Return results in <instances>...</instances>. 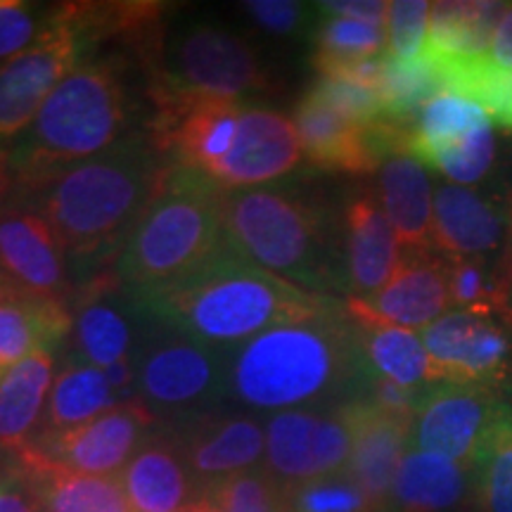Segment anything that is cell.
I'll return each mask as SVG.
<instances>
[{"label": "cell", "instance_id": "6da1fadb", "mask_svg": "<svg viewBox=\"0 0 512 512\" xmlns=\"http://www.w3.org/2000/svg\"><path fill=\"white\" fill-rule=\"evenodd\" d=\"M373 370L347 302L230 349L228 396L254 411L330 408L366 396Z\"/></svg>", "mask_w": 512, "mask_h": 512}, {"label": "cell", "instance_id": "7a4b0ae2", "mask_svg": "<svg viewBox=\"0 0 512 512\" xmlns=\"http://www.w3.org/2000/svg\"><path fill=\"white\" fill-rule=\"evenodd\" d=\"M133 297L155 323L219 349L316 318L337 304L335 297L306 292L261 268L228 235L183 278Z\"/></svg>", "mask_w": 512, "mask_h": 512}, {"label": "cell", "instance_id": "3957f363", "mask_svg": "<svg viewBox=\"0 0 512 512\" xmlns=\"http://www.w3.org/2000/svg\"><path fill=\"white\" fill-rule=\"evenodd\" d=\"M169 166L147 133H131L15 195L50 223L69 259L114 261Z\"/></svg>", "mask_w": 512, "mask_h": 512}, {"label": "cell", "instance_id": "277c9868", "mask_svg": "<svg viewBox=\"0 0 512 512\" xmlns=\"http://www.w3.org/2000/svg\"><path fill=\"white\" fill-rule=\"evenodd\" d=\"M226 235L261 268L306 292L347 290L344 219L292 185L226 192Z\"/></svg>", "mask_w": 512, "mask_h": 512}, {"label": "cell", "instance_id": "5b68a950", "mask_svg": "<svg viewBox=\"0 0 512 512\" xmlns=\"http://www.w3.org/2000/svg\"><path fill=\"white\" fill-rule=\"evenodd\" d=\"M133 112L124 67L112 57L83 60L12 143L15 192L31 190L64 166L100 155L131 136Z\"/></svg>", "mask_w": 512, "mask_h": 512}, {"label": "cell", "instance_id": "8992f818", "mask_svg": "<svg viewBox=\"0 0 512 512\" xmlns=\"http://www.w3.org/2000/svg\"><path fill=\"white\" fill-rule=\"evenodd\" d=\"M223 207L226 190L200 171L171 164L114 259L119 283L143 294L207 261L226 238Z\"/></svg>", "mask_w": 512, "mask_h": 512}, {"label": "cell", "instance_id": "52a82bcc", "mask_svg": "<svg viewBox=\"0 0 512 512\" xmlns=\"http://www.w3.org/2000/svg\"><path fill=\"white\" fill-rule=\"evenodd\" d=\"M147 98H219L242 102L271 88L252 43L214 24H192L143 64Z\"/></svg>", "mask_w": 512, "mask_h": 512}, {"label": "cell", "instance_id": "ba28073f", "mask_svg": "<svg viewBox=\"0 0 512 512\" xmlns=\"http://www.w3.org/2000/svg\"><path fill=\"white\" fill-rule=\"evenodd\" d=\"M133 356L138 368L136 399L155 415L157 425H178L216 411L228 396L230 349L209 347L152 320Z\"/></svg>", "mask_w": 512, "mask_h": 512}, {"label": "cell", "instance_id": "9c48e42d", "mask_svg": "<svg viewBox=\"0 0 512 512\" xmlns=\"http://www.w3.org/2000/svg\"><path fill=\"white\" fill-rule=\"evenodd\" d=\"M88 38L55 5L53 22L31 46L0 67V145L12 143L34 124L43 102L83 62Z\"/></svg>", "mask_w": 512, "mask_h": 512}, {"label": "cell", "instance_id": "30bf717a", "mask_svg": "<svg viewBox=\"0 0 512 512\" xmlns=\"http://www.w3.org/2000/svg\"><path fill=\"white\" fill-rule=\"evenodd\" d=\"M264 467L285 489L347 470L354 430L347 403L273 413L264 425Z\"/></svg>", "mask_w": 512, "mask_h": 512}, {"label": "cell", "instance_id": "8fae6325", "mask_svg": "<svg viewBox=\"0 0 512 512\" xmlns=\"http://www.w3.org/2000/svg\"><path fill=\"white\" fill-rule=\"evenodd\" d=\"M294 128L313 166L342 174H370L389 157L406 155L408 128L392 121L363 126L337 112L309 88L294 107Z\"/></svg>", "mask_w": 512, "mask_h": 512}, {"label": "cell", "instance_id": "7c38bea8", "mask_svg": "<svg viewBox=\"0 0 512 512\" xmlns=\"http://www.w3.org/2000/svg\"><path fill=\"white\" fill-rule=\"evenodd\" d=\"M501 392L477 384L437 382L422 394L411 427V448L451 458L475 470L486 437L501 418Z\"/></svg>", "mask_w": 512, "mask_h": 512}, {"label": "cell", "instance_id": "4fadbf2b", "mask_svg": "<svg viewBox=\"0 0 512 512\" xmlns=\"http://www.w3.org/2000/svg\"><path fill=\"white\" fill-rule=\"evenodd\" d=\"M434 380L501 392L512 382V330L503 320L448 311L420 332Z\"/></svg>", "mask_w": 512, "mask_h": 512}, {"label": "cell", "instance_id": "5bb4252c", "mask_svg": "<svg viewBox=\"0 0 512 512\" xmlns=\"http://www.w3.org/2000/svg\"><path fill=\"white\" fill-rule=\"evenodd\" d=\"M0 271L19 292L72 309L76 290L67 252L50 223L17 195L0 202Z\"/></svg>", "mask_w": 512, "mask_h": 512}, {"label": "cell", "instance_id": "9a60e30c", "mask_svg": "<svg viewBox=\"0 0 512 512\" xmlns=\"http://www.w3.org/2000/svg\"><path fill=\"white\" fill-rule=\"evenodd\" d=\"M155 427L157 418L145 403L131 399L74 430L36 437L27 448L67 470L112 477L121 475Z\"/></svg>", "mask_w": 512, "mask_h": 512}, {"label": "cell", "instance_id": "2e32d148", "mask_svg": "<svg viewBox=\"0 0 512 512\" xmlns=\"http://www.w3.org/2000/svg\"><path fill=\"white\" fill-rule=\"evenodd\" d=\"M166 430L178 441L202 496L211 494L226 479L259 467L256 463H261L266 453V432L252 415L216 408Z\"/></svg>", "mask_w": 512, "mask_h": 512}, {"label": "cell", "instance_id": "e0dca14e", "mask_svg": "<svg viewBox=\"0 0 512 512\" xmlns=\"http://www.w3.org/2000/svg\"><path fill=\"white\" fill-rule=\"evenodd\" d=\"M304 152L294 121L268 107H242L238 138L209 178L221 190H249L290 176Z\"/></svg>", "mask_w": 512, "mask_h": 512}, {"label": "cell", "instance_id": "ac0fdd59", "mask_svg": "<svg viewBox=\"0 0 512 512\" xmlns=\"http://www.w3.org/2000/svg\"><path fill=\"white\" fill-rule=\"evenodd\" d=\"M512 238L510 209L501 200L456 183L434 185V247L444 256L494 259Z\"/></svg>", "mask_w": 512, "mask_h": 512}, {"label": "cell", "instance_id": "d6986e66", "mask_svg": "<svg viewBox=\"0 0 512 512\" xmlns=\"http://www.w3.org/2000/svg\"><path fill=\"white\" fill-rule=\"evenodd\" d=\"M354 448L347 472L366 491L377 512L389 510L396 470L411 448L413 418L377 408L368 396L347 401Z\"/></svg>", "mask_w": 512, "mask_h": 512}, {"label": "cell", "instance_id": "ffe728a7", "mask_svg": "<svg viewBox=\"0 0 512 512\" xmlns=\"http://www.w3.org/2000/svg\"><path fill=\"white\" fill-rule=\"evenodd\" d=\"M344 261L349 299H370L392 280L403 245L375 192L361 190L344 204Z\"/></svg>", "mask_w": 512, "mask_h": 512}, {"label": "cell", "instance_id": "44dd1931", "mask_svg": "<svg viewBox=\"0 0 512 512\" xmlns=\"http://www.w3.org/2000/svg\"><path fill=\"white\" fill-rule=\"evenodd\" d=\"M126 287L117 275L100 273L81 290L72 302V361L86 363L98 370H107L121 358L136 354L133 325L126 313V304L119 297Z\"/></svg>", "mask_w": 512, "mask_h": 512}, {"label": "cell", "instance_id": "7402d4cb", "mask_svg": "<svg viewBox=\"0 0 512 512\" xmlns=\"http://www.w3.org/2000/svg\"><path fill=\"white\" fill-rule=\"evenodd\" d=\"M358 302L387 323L425 330L451 311L446 256L437 249H403L401 264L392 280L370 299Z\"/></svg>", "mask_w": 512, "mask_h": 512}, {"label": "cell", "instance_id": "603a6c76", "mask_svg": "<svg viewBox=\"0 0 512 512\" xmlns=\"http://www.w3.org/2000/svg\"><path fill=\"white\" fill-rule=\"evenodd\" d=\"M119 479L133 512H178L202 498L174 434L159 425Z\"/></svg>", "mask_w": 512, "mask_h": 512}, {"label": "cell", "instance_id": "cb8c5ba5", "mask_svg": "<svg viewBox=\"0 0 512 512\" xmlns=\"http://www.w3.org/2000/svg\"><path fill=\"white\" fill-rule=\"evenodd\" d=\"M15 472L41 512H133L119 475L102 477L67 470L31 448L17 453Z\"/></svg>", "mask_w": 512, "mask_h": 512}, {"label": "cell", "instance_id": "d4e9b609", "mask_svg": "<svg viewBox=\"0 0 512 512\" xmlns=\"http://www.w3.org/2000/svg\"><path fill=\"white\" fill-rule=\"evenodd\" d=\"M347 309L354 318L358 342L373 375L415 392L437 384L432 361L418 332L377 318L358 299H347Z\"/></svg>", "mask_w": 512, "mask_h": 512}, {"label": "cell", "instance_id": "484cf974", "mask_svg": "<svg viewBox=\"0 0 512 512\" xmlns=\"http://www.w3.org/2000/svg\"><path fill=\"white\" fill-rule=\"evenodd\" d=\"M377 200L403 249L434 247V192L427 169L411 155H394L380 166Z\"/></svg>", "mask_w": 512, "mask_h": 512}, {"label": "cell", "instance_id": "4316f807", "mask_svg": "<svg viewBox=\"0 0 512 512\" xmlns=\"http://www.w3.org/2000/svg\"><path fill=\"white\" fill-rule=\"evenodd\" d=\"M72 309L17 292L0 302V380L27 358L55 351L72 335Z\"/></svg>", "mask_w": 512, "mask_h": 512}, {"label": "cell", "instance_id": "83f0119b", "mask_svg": "<svg viewBox=\"0 0 512 512\" xmlns=\"http://www.w3.org/2000/svg\"><path fill=\"white\" fill-rule=\"evenodd\" d=\"M472 470L437 453L408 448L396 470L389 512H453L470 494Z\"/></svg>", "mask_w": 512, "mask_h": 512}, {"label": "cell", "instance_id": "f1b7e54d", "mask_svg": "<svg viewBox=\"0 0 512 512\" xmlns=\"http://www.w3.org/2000/svg\"><path fill=\"white\" fill-rule=\"evenodd\" d=\"M53 382V351L27 358L0 380V451L17 456L34 441Z\"/></svg>", "mask_w": 512, "mask_h": 512}, {"label": "cell", "instance_id": "f546056e", "mask_svg": "<svg viewBox=\"0 0 512 512\" xmlns=\"http://www.w3.org/2000/svg\"><path fill=\"white\" fill-rule=\"evenodd\" d=\"M505 8L503 3H434L422 55L430 62L486 57Z\"/></svg>", "mask_w": 512, "mask_h": 512}, {"label": "cell", "instance_id": "4dcf8cb0", "mask_svg": "<svg viewBox=\"0 0 512 512\" xmlns=\"http://www.w3.org/2000/svg\"><path fill=\"white\" fill-rule=\"evenodd\" d=\"M119 403L102 370L69 358L67 366L55 377L36 437L74 430L112 411Z\"/></svg>", "mask_w": 512, "mask_h": 512}, {"label": "cell", "instance_id": "1f68e13d", "mask_svg": "<svg viewBox=\"0 0 512 512\" xmlns=\"http://www.w3.org/2000/svg\"><path fill=\"white\" fill-rule=\"evenodd\" d=\"M491 119V114L477 102L451 91H439L422 105L418 117L408 126L406 155L422 164L434 152L456 143L470 128Z\"/></svg>", "mask_w": 512, "mask_h": 512}, {"label": "cell", "instance_id": "d6a6232c", "mask_svg": "<svg viewBox=\"0 0 512 512\" xmlns=\"http://www.w3.org/2000/svg\"><path fill=\"white\" fill-rule=\"evenodd\" d=\"M451 311L498 318L512 309V273L494 259H463L446 256Z\"/></svg>", "mask_w": 512, "mask_h": 512}, {"label": "cell", "instance_id": "836d02e7", "mask_svg": "<svg viewBox=\"0 0 512 512\" xmlns=\"http://www.w3.org/2000/svg\"><path fill=\"white\" fill-rule=\"evenodd\" d=\"M472 486L484 512H512V408L505 406L479 451Z\"/></svg>", "mask_w": 512, "mask_h": 512}, {"label": "cell", "instance_id": "e575fe53", "mask_svg": "<svg viewBox=\"0 0 512 512\" xmlns=\"http://www.w3.org/2000/svg\"><path fill=\"white\" fill-rule=\"evenodd\" d=\"M498 164V138L494 119H486L482 124L460 136L456 143L446 145L444 150L434 152L422 162L427 169L439 171L446 181L456 185H479L491 176Z\"/></svg>", "mask_w": 512, "mask_h": 512}, {"label": "cell", "instance_id": "d590c367", "mask_svg": "<svg viewBox=\"0 0 512 512\" xmlns=\"http://www.w3.org/2000/svg\"><path fill=\"white\" fill-rule=\"evenodd\" d=\"M285 512H377L347 470L287 489Z\"/></svg>", "mask_w": 512, "mask_h": 512}, {"label": "cell", "instance_id": "8d00e7d4", "mask_svg": "<svg viewBox=\"0 0 512 512\" xmlns=\"http://www.w3.org/2000/svg\"><path fill=\"white\" fill-rule=\"evenodd\" d=\"M320 15V12H318ZM316 55L328 60H363V57H380L387 50V34L370 24L354 22L344 17L320 15L318 27L313 29Z\"/></svg>", "mask_w": 512, "mask_h": 512}, {"label": "cell", "instance_id": "74e56055", "mask_svg": "<svg viewBox=\"0 0 512 512\" xmlns=\"http://www.w3.org/2000/svg\"><path fill=\"white\" fill-rule=\"evenodd\" d=\"M207 496L221 512H285L287 505V489L264 465L226 479Z\"/></svg>", "mask_w": 512, "mask_h": 512}, {"label": "cell", "instance_id": "f35d334b", "mask_svg": "<svg viewBox=\"0 0 512 512\" xmlns=\"http://www.w3.org/2000/svg\"><path fill=\"white\" fill-rule=\"evenodd\" d=\"M432 3L425 0H399L389 3L387 15V50L384 55L394 62H415L425 50L430 29Z\"/></svg>", "mask_w": 512, "mask_h": 512}, {"label": "cell", "instance_id": "ab89813d", "mask_svg": "<svg viewBox=\"0 0 512 512\" xmlns=\"http://www.w3.org/2000/svg\"><path fill=\"white\" fill-rule=\"evenodd\" d=\"M55 8H41L22 0H0V67L22 55L53 22Z\"/></svg>", "mask_w": 512, "mask_h": 512}, {"label": "cell", "instance_id": "60d3db41", "mask_svg": "<svg viewBox=\"0 0 512 512\" xmlns=\"http://www.w3.org/2000/svg\"><path fill=\"white\" fill-rule=\"evenodd\" d=\"M242 10L273 36H302L309 29H316V5L294 3V0H249L242 3Z\"/></svg>", "mask_w": 512, "mask_h": 512}, {"label": "cell", "instance_id": "b9f144b4", "mask_svg": "<svg viewBox=\"0 0 512 512\" xmlns=\"http://www.w3.org/2000/svg\"><path fill=\"white\" fill-rule=\"evenodd\" d=\"M320 15L344 17L354 22L370 24L375 29H387L389 3H377V0H332V3H316Z\"/></svg>", "mask_w": 512, "mask_h": 512}, {"label": "cell", "instance_id": "7bdbcfd3", "mask_svg": "<svg viewBox=\"0 0 512 512\" xmlns=\"http://www.w3.org/2000/svg\"><path fill=\"white\" fill-rule=\"evenodd\" d=\"M0 512H41L34 496L29 494V489L15 470L0 482Z\"/></svg>", "mask_w": 512, "mask_h": 512}, {"label": "cell", "instance_id": "ee69618b", "mask_svg": "<svg viewBox=\"0 0 512 512\" xmlns=\"http://www.w3.org/2000/svg\"><path fill=\"white\" fill-rule=\"evenodd\" d=\"M489 60L494 62L498 69L512 74V5H508L503 17L498 19L494 36H491Z\"/></svg>", "mask_w": 512, "mask_h": 512}, {"label": "cell", "instance_id": "f6af8a7d", "mask_svg": "<svg viewBox=\"0 0 512 512\" xmlns=\"http://www.w3.org/2000/svg\"><path fill=\"white\" fill-rule=\"evenodd\" d=\"M17 181L15 169H12V147L0 145V202L15 195Z\"/></svg>", "mask_w": 512, "mask_h": 512}, {"label": "cell", "instance_id": "bcb514c9", "mask_svg": "<svg viewBox=\"0 0 512 512\" xmlns=\"http://www.w3.org/2000/svg\"><path fill=\"white\" fill-rule=\"evenodd\" d=\"M178 512H221V510H219V505L211 501L209 496H202V498H197V501L188 503L185 508H181Z\"/></svg>", "mask_w": 512, "mask_h": 512}, {"label": "cell", "instance_id": "7dc6e473", "mask_svg": "<svg viewBox=\"0 0 512 512\" xmlns=\"http://www.w3.org/2000/svg\"><path fill=\"white\" fill-rule=\"evenodd\" d=\"M19 290L15 287V283L5 275L3 271H0V302H5V299L12 297V294H17Z\"/></svg>", "mask_w": 512, "mask_h": 512}, {"label": "cell", "instance_id": "c3c4849f", "mask_svg": "<svg viewBox=\"0 0 512 512\" xmlns=\"http://www.w3.org/2000/svg\"><path fill=\"white\" fill-rule=\"evenodd\" d=\"M501 320H503V323H505V325H508V328L512 330V309H510L508 313H505V316H503Z\"/></svg>", "mask_w": 512, "mask_h": 512}, {"label": "cell", "instance_id": "681fc988", "mask_svg": "<svg viewBox=\"0 0 512 512\" xmlns=\"http://www.w3.org/2000/svg\"><path fill=\"white\" fill-rule=\"evenodd\" d=\"M387 512H389V510H387Z\"/></svg>", "mask_w": 512, "mask_h": 512}]
</instances>
